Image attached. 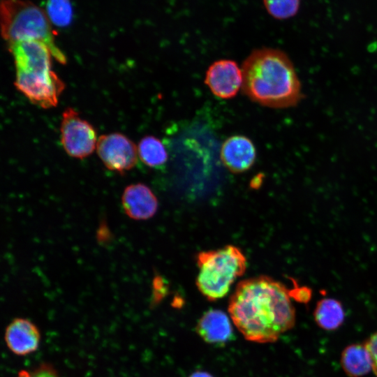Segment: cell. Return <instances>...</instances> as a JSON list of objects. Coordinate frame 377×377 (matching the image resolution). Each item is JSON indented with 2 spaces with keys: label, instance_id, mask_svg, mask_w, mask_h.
Masks as SVG:
<instances>
[{
  "label": "cell",
  "instance_id": "cell-1",
  "mask_svg": "<svg viewBox=\"0 0 377 377\" xmlns=\"http://www.w3.org/2000/svg\"><path fill=\"white\" fill-rule=\"evenodd\" d=\"M228 311L244 337L256 343L275 342L295 323L288 290L265 276L240 281L230 297Z\"/></svg>",
  "mask_w": 377,
  "mask_h": 377
},
{
  "label": "cell",
  "instance_id": "cell-2",
  "mask_svg": "<svg viewBox=\"0 0 377 377\" xmlns=\"http://www.w3.org/2000/svg\"><path fill=\"white\" fill-rule=\"evenodd\" d=\"M242 89L252 101L282 109L295 106L302 98V85L291 59L271 47L253 50L242 65Z\"/></svg>",
  "mask_w": 377,
  "mask_h": 377
},
{
  "label": "cell",
  "instance_id": "cell-3",
  "mask_svg": "<svg viewBox=\"0 0 377 377\" xmlns=\"http://www.w3.org/2000/svg\"><path fill=\"white\" fill-rule=\"evenodd\" d=\"M8 47L15 66L17 89L42 108L57 106L65 84L52 70L53 56L49 47L36 40L14 41Z\"/></svg>",
  "mask_w": 377,
  "mask_h": 377
},
{
  "label": "cell",
  "instance_id": "cell-4",
  "mask_svg": "<svg viewBox=\"0 0 377 377\" xmlns=\"http://www.w3.org/2000/svg\"><path fill=\"white\" fill-rule=\"evenodd\" d=\"M0 13L1 36L7 43L29 39L40 41L58 62L66 64L65 54L55 43L45 10L27 0H1Z\"/></svg>",
  "mask_w": 377,
  "mask_h": 377
},
{
  "label": "cell",
  "instance_id": "cell-5",
  "mask_svg": "<svg viewBox=\"0 0 377 377\" xmlns=\"http://www.w3.org/2000/svg\"><path fill=\"white\" fill-rule=\"evenodd\" d=\"M199 272L196 286L209 300L226 296L235 281L246 269V258L241 249L233 245L202 251L197 256Z\"/></svg>",
  "mask_w": 377,
  "mask_h": 377
},
{
  "label": "cell",
  "instance_id": "cell-6",
  "mask_svg": "<svg viewBox=\"0 0 377 377\" xmlns=\"http://www.w3.org/2000/svg\"><path fill=\"white\" fill-rule=\"evenodd\" d=\"M60 133L63 148L71 157L84 158L96 149L98 138L95 128L73 108L63 112Z\"/></svg>",
  "mask_w": 377,
  "mask_h": 377
},
{
  "label": "cell",
  "instance_id": "cell-7",
  "mask_svg": "<svg viewBox=\"0 0 377 377\" xmlns=\"http://www.w3.org/2000/svg\"><path fill=\"white\" fill-rule=\"evenodd\" d=\"M96 149L101 161L108 170L121 174L132 169L138 161V147L120 133L101 135Z\"/></svg>",
  "mask_w": 377,
  "mask_h": 377
},
{
  "label": "cell",
  "instance_id": "cell-8",
  "mask_svg": "<svg viewBox=\"0 0 377 377\" xmlns=\"http://www.w3.org/2000/svg\"><path fill=\"white\" fill-rule=\"evenodd\" d=\"M242 68L233 60H217L206 71L205 84L215 96L221 99L235 97L242 88Z\"/></svg>",
  "mask_w": 377,
  "mask_h": 377
},
{
  "label": "cell",
  "instance_id": "cell-9",
  "mask_svg": "<svg viewBox=\"0 0 377 377\" xmlns=\"http://www.w3.org/2000/svg\"><path fill=\"white\" fill-rule=\"evenodd\" d=\"M256 154V147L250 138L235 135L228 138L222 144L220 157L228 170L233 173H242L253 166Z\"/></svg>",
  "mask_w": 377,
  "mask_h": 377
},
{
  "label": "cell",
  "instance_id": "cell-10",
  "mask_svg": "<svg viewBox=\"0 0 377 377\" xmlns=\"http://www.w3.org/2000/svg\"><path fill=\"white\" fill-rule=\"evenodd\" d=\"M125 214L134 220L151 218L158 209V200L152 191L142 183L126 186L121 196Z\"/></svg>",
  "mask_w": 377,
  "mask_h": 377
},
{
  "label": "cell",
  "instance_id": "cell-11",
  "mask_svg": "<svg viewBox=\"0 0 377 377\" xmlns=\"http://www.w3.org/2000/svg\"><path fill=\"white\" fill-rule=\"evenodd\" d=\"M4 338L11 352L17 355H26L37 350L40 336L38 327L31 321L16 318L6 327Z\"/></svg>",
  "mask_w": 377,
  "mask_h": 377
},
{
  "label": "cell",
  "instance_id": "cell-12",
  "mask_svg": "<svg viewBox=\"0 0 377 377\" xmlns=\"http://www.w3.org/2000/svg\"><path fill=\"white\" fill-rule=\"evenodd\" d=\"M196 332L206 343L215 345H223L233 336L230 320L219 309L206 311L196 325Z\"/></svg>",
  "mask_w": 377,
  "mask_h": 377
},
{
  "label": "cell",
  "instance_id": "cell-13",
  "mask_svg": "<svg viewBox=\"0 0 377 377\" xmlns=\"http://www.w3.org/2000/svg\"><path fill=\"white\" fill-rule=\"evenodd\" d=\"M340 364L349 377H361L372 371L371 357L364 343L347 346L341 353Z\"/></svg>",
  "mask_w": 377,
  "mask_h": 377
},
{
  "label": "cell",
  "instance_id": "cell-14",
  "mask_svg": "<svg viewBox=\"0 0 377 377\" xmlns=\"http://www.w3.org/2000/svg\"><path fill=\"white\" fill-rule=\"evenodd\" d=\"M313 316L315 323L320 328L333 331L342 325L346 313L340 301L331 297H324L317 302Z\"/></svg>",
  "mask_w": 377,
  "mask_h": 377
},
{
  "label": "cell",
  "instance_id": "cell-15",
  "mask_svg": "<svg viewBox=\"0 0 377 377\" xmlns=\"http://www.w3.org/2000/svg\"><path fill=\"white\" fill-rule=\"evenodd\" d=\"M138 154L140 159L150 168H161L168 161V151L161 140L153 135H146L139 142Z\"/></svg>",
  "mask_w": 377,
  "mask_h": 377
},
{
  "label": "cell",
  "instance_id": "cell-16",
  "mask_svg": "<svg viewBox=\"0 0 377 377\" xmlns=\"http://www.w3.org/2000/svg\"><path fill=\"white\" fill-rule=\"evenodd\" d=\"M45 12L52 24L64 27L70 24L73 8L70 0H47Z\"/></svg>",
  "mask_w": 377,
  "mask_h": 377
},
{
  "label": "cell",
  "instance_id": "cell-17",
  "mask_svg": "<svg viewBox=\"0 0 377 377\" xmlns=\"http://www.w3.org/2000/svg\"><path fill=\"white\" fill-rule=\"evenodd\" d=\"M263 4L272 17L286 20L297 13L300 0H263Z\"/></svg>",
  "mask_w": 377,
  "mask_h": 377
},
{
  "label": "cell",
  "instance_id": "cell-18",
  "mask_svg": "<svg viewBox=\"0 0 377 377\" xmlns=\"http://www.w3.org/2000/svg\"><path fill=\"white\" fill-rule=\"evenodd\" d=\"M290 298L301 303H308L312 296V290L307 286H300L294 282L293 288L288 290Z\"/></svg>",
  "mask_w": 377,
  "mask_h": 377
},
{
  "label": "cell",
  "instance_id": "cell-19",
  "mask_svg": "<svg viewBox=\"0 0 377 377\" xmlns=\"http://www.w3.org/2000/svg\"><path fill=\"white\" fill-rule=\"evenodd\" d=\"M17 377H59L50 366L43 365L32 371H21Z\"/></svg>",
  "mask_w": 377,
  "mask_h": 377
},
{
  "label": "cell",
  "instance_id": "cell-20",
  "mask_svg": "<svg viewBox=\"0 0 377 377\" xmlns=\"http://www.w3.org/2000/svg\"><path fill=\"white\" fill-rule=\"evenodd\" d=\"M364 343L371 357L372 371L377 377V332L371 334Z\"/></svg>",
  "mask_w": 377,
  "mask_h": 377
},
{
  "label": "cell",
  "instance_id": "cell-21",
  "mask_svg": "<svg viewBox=\"0 0 377 377\" xmlns=\"http://www.w3.org/2000/svg\"><path fill=\"white\" fill-rule=\"evenodd\" d=\"M189 377H213L210 374L203 371L193 372Z\"/></svg>",
  "mask_w": 377,
  "mask_h": 377
}]
</instances>
